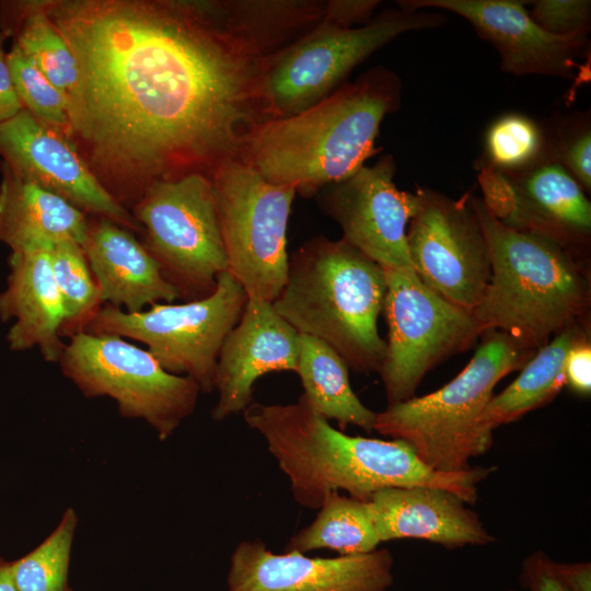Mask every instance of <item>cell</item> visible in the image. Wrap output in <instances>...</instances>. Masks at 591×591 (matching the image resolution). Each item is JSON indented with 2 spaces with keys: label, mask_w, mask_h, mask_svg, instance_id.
<instances>
[{
  "label": "cell",
  "mask_w": 591,
  "mask_h": 591,
  "mask_svg": "<svg viewBox=\"0 0 591 591\" xmlns=\"http://www.w3.org/2000/svg\"><path fill=\"white\" fill-rule=\"evenodd\" d=\"M40 4L77 62L67 137L124 207L158 181L210 177L267 119L263 80L279 50L223 1Z\"/></svg>",
  "instance_id": "1"
},
{
  "label": "cell",
  "mask_w": 591,
  "mask_h": 591,
  "mask_svg": "<svg viewBox=\"0 0 591 591\" xmlns=\"http://www.w3.org/2000/svg\"><path fill=\"white\" fill-rule=\"evenodd\" d=\"M402 86L393 71L374 67L303 112L260 123L240 160L266 181L310 197L380 151L381 123L399 107Z\"/></svg>",
  "instance_id": "2"
},
{
  "label": "cell",
  "mask_w": 591,
  "mask_h": 591,
  "mask_svg": "<svg viewBox=\"0 0 591 591\" xmlns=\"http://www.w3.org/2000/svg\"><path fill=\"white\" fill-rule=\"evenodd\" d=\"M247 426L265 439L290 482L293 499L318 509L332 491L368 500L390 487L430 486L434 471L405 441L349 436L315 413L302 395L293 404L253 402Z\"/></svg>",
  "instance_id": "3"
},
{
  "label": "cell",
  "mask_w": 591,
  "mask_h": 591,
  "mask_svg": "<svg viewBox=\"0 0 591 591\" xmlns=\"http://www.w3.org/2000/svg\"><path fill=\"white\" fill-rule=\"evenodd\" d=\"M488 244L491 276L473 311L480 328L536 351L557 334L589 324L591 287L584 259L542 235L511 229L470 194Z\"/></svg>",
  "instance_id": "4"
},
{
  "label": "cell",
  "mask_w": 591,
  "mask_h": 591,
  "mask_svg": "<svg viewBox=\"0 0 591 591\" xmlns=\"http://www.w3.org/2000/svg\"><path fill=\"white\" fill-rule=\"evenodd\" d=\"M385 288L380 265L344 239L320 235L289 257L273 305L298 333L329 345L348 368L379 373L386 349L378 327Z\"/></svg>",
  "instance_id": "5"
},
{
  "label": "cell",
  "mask_w": 591,
  "mask_h": 591,
  "mask_svg": "<svg viewBox=\"0 0 591 591\" xmlns=\"http://www.w3.org/2000/svg\"><path fill=\"white\" fill-rule=\"evenodd\" d=\"M480 337L473 358L454 379L432 393L387 405L376 413L373 430L405 441L436 471L470 468V461L493 443L480 419L495 386L536 352L498 331Z\"/></svg>",
  "instance_id": "6"
},
{
  "label": "cell",
  "mask_w": 591,
  "mask_h": 591,
  "mask_svg": "<svg viewBox=\"0 0 591 591\" xmlns=\"http://www.w3.org/2000/svg\"><path fill=\"white\" fill-rule=\"evenodd\" d=\"M443 13L389 9L351 28L321 20L271 58L262 92L267 119L289 117L321 102L358 65L399 35L442 26L448 20Z\"/></svg>",
  "instance_id": "7"
},
{
  "label": "cell",
  "mask_w": 591,
  "mask_h": 591,
  "mask_svg": "<svg viewBox=\"0 0 591 591\" xmlns=\"http://www.w3.org/2000/svg\"><path fill=\"white\" fill-rule=\"evenodd\" d=\"M247 299L241 285L225 271L208 297L178 304L155 303L135 313L104 304L83 331L142 343L166 371L187 375L201 392L211 393L221 347Z\"/></svg>",
  "instance_id": "8"
},
{
  "label": "cell",
  "mask_w": 591,
  "mask_h": 591,
  "mask_svg": "<svg viewBox=\"0 0 591 591\" xmlns=\"http://www.w3.org/2000/svg\"><path fill=\"white\" fill-rule=\"evenodd\" d=\"M144 246L178 298L210 296L228 270L211 178L188 173L153 183L132 206Z\"/></svg>",
  "instance_id": "9"
},
{
  "label": "cell",
  "mask_w": 591,
  "mask_h": 591,
  "mask_svg": "<svg viewBox=\"0 0 591 591\" xmlns=\"http://www.w3.org/2000/svg\"><path fill=\"white\" fill-rule=\"evenodd\" d=\"M58 363L84 396L113 398L123 417L147 421L161 441L193 414L201 392L192 378L166 371L147 349L116 335L78 332Z\"/></svg>",
  "instance_id": "10"
},
{
  "label": "cell",
  "mask_w": 591,
  "mask_h": 591,
  "mask_svg": "<svg viewBox=\"0 0 591 591\" xmlns=\"http://www.w3.org/2000/svg\"><path fill=\"white\" fill-rule=\"evenodd\" d=\"M228 273L248 298L274 302L288 271L287 230L296 190L273 184L240 159L210 176Z\"/></svg>",
  "instance_id": "11"
},
{
  "label": "cell",
  "mask_w": 591,
  "mask_h": 591,
  "mask_svg": "<svg viewBox=\"0 0 591 591\" xmlns=\"http://www.w3.org/2000/svg\"><path fill=\"white\" fill-rule=\"evenodd\" d=\"M383 270L389 335L379 374L391 405L415 396L429 370L466 351L483 331L473 311L436 293L414 269Z\"/></svg>",
  "instance_id": "12"
},
{
  "label": "cell",
  "mask_w": 591,
  "mask_h": 591,
  "mask_svg": "<svg viewBox=\"0 0 591 591\" xmlns=\"http://www.w3.org/2000/svg\"><path fill=\"white\" fill-rule=\"evenodd\" d=\"M407 225L410 263L436 293L474 311L491 276L488 244L470 193L453 199L428 187L416 189Z\"/></svg>",
  "instance_id": "13"
},
{
  "label": "cell",
  "mask_w": 591,
  "mask_h": 591,
  "mask_svg": "<svg viewBox=\"0 0 591 591\" xmlns=\"http://www.w3.org/2000/svg\"><path fill=\"white\" fill-rule=\"evenodd\" d=\"M480 197L507 227L545 236L582 259L590 243L591 204L581 185L546 150L513 172L478 169Z\"/></svg>",
  "instance_id": "14"
},
{
  "label": "cell",
  "mask_w": 591,
  "mask_h": 591,
  "mask_svg": "<svg viewBox=\"0 0 591 591\" xmlns=\"http://www.w3.org/2000/svg\"><path fill=\"white\" fill-rule=\"evenodd\" d=\"M395 172L394 158L383 154L373 165L325 187L320 205L340 227L341 239L382 268L413 269L407 225L416 196L397 188Z\"/></svg>",
  "instance_id": "15"
},
{
  "label": "cell",
  "mask_w": 591,
  "mask_h": 591,
  "mask_svg": "<svg viewBox=\"0 0 591 591\" xmlns=\"http://www.w3.org/2000/svg\"><path fill=\"white\" fill-rule=\"evenodd\" d=\"M0 154L13 170L84 213L132 232L141 231L132 213L106 190L73 142L25 108L0 121Z\"/></svg>",
  "instance_id": "16"
},
{
  "label": "cell",
  "mask_w": 591,
  "mask_h": 591,
  "mask_svg": "<svg viewBox=\"0 0 591 591\" xmlns=\"http://www.w3.org/2000/svg\"><path fill=\"white\" fill-rule=\"evenodd\" d=\"M517 0H402L407 11L437 10L465 19L480 38L494 46L500 69L512 76L573 78L589 34L555 35L544 31Z\"/></svg>",
  "instance_id": "17"
},
{
  "label": "cell",
  "mask_w": 591,
  "mask_h": 591,
  "mask_svg": "<svg viewBox=\"0 0 591 591\" xmlns=\"http://www.w3.org/2000/svg\"><path fill=\"white\" fill-rule=\"evenodd\" d=\"M393 565L386 548L324 558L275 554L262 540H248L231 555L227 591H386L394 581Z\"/></svg>",
  "instance_id": "18"
},
{
  "label": "cell",
  "mask_w": 591,
  "mask_h": 591,
  "mask_svg": "<svg viewBox=\"0 0 591 591\" xmlns=\"http://www.w3.org/2000/svg\"><path fill=\"white\" fill-rule=\"evenodd\" d=\"M298 333L273 302L248 298L243 313L225 337L217 361L215 390L219 396L216 421L244 412L254 401V384L265 374L297 371Z\"/></svg>",
  "instance_id": "19"
},
{
  "label": "cell",
  "mask_w": 591,
  "mask_h": 591,
  "mask_svg": "<svg viewBox=\"0 0 591 591\" xmlns=\"http://www.w3.org/2000/svg\"><path fill=\"white\" fill-rule=\"evenodd\" d=\"M368 500L381 543L418 538L452 548L495 541L464 500L441 488L390 487Z\"/></svg>",
  "instance_id": "20"
},
{
  "label": "cell",
  "mask_w": 591,
  "mask_h": 591,
  "mask_svg": "<svg viewBox=\"0 0 591 591\" xmlns=\"http://www.w3.org/2000/svg\"><path fill=\"white\" fill-rule=\"evenodd\" d=\"M81 246L102 305L135 313L155 303H172L178 299L176 290L164 279L158 263L132 231L97 218L89 221Z\"/></svg>",
  "instance_id": "21"
},
{
  "label": "cell",
  "mask_w": 591,
  "mask_h": 591,
  "mask_svg": "<svg viewBox=\"0 0 591 591\" xmlns=\"http://www.w3.org/2000/svg\"><path fill=\"white\" fill-rule=\"evenodd\" d=\"M48 251L11 252L0 320H13L7 334L11 350L37 348L46 361L58 362L66 345L60 336L66 316Z\"/></svg>",
  "instance_id": "22"
},
{
  "label": "cell",
  "mask_w": 591,
  "mask_h": 591,
  "mask_svg": "<svg viewBox=\"0 0 591 591\" xmlns=\"http://www.w3.org/2000/svg\"><path fill=\"white\" fill-rule=\"evenodd\" d=\"M0 242L11 252L50 250L71 241L82 245L89 220L72 204L2 162Z\"/></svg>",
  "instance_id": "23"
},
{
  "label": "cell",
  "mask_w": 591,
  "mask_h": 591,
  "mask_svg": "<svg viewBox=\"0 0 591 591\" xmlns=\"http://www.w3.org/2000/svg\"><path fill=\"white\" fill-rule=\"evenodd\" d=\"M590 338V326H572L536 350L520 374L486 406L480 425L485 432L518 420L529 412L553 401L565 383L564 364L569 350Z\"/></svg>",
  "instance_id": "24"
},
{
  "label": "cell",
  "mask_w": 591,
  "mask_h": 591,
  "mask_svg": "<svg viewBox=\"0 0 591 591\" xmlns=\"http://www.w3.org/2000/svg\"><path fill=\"white\" fill-rule=\"evenodd\" d=\"M343 358L325 341L300 334V349L296 373L310 407L325 419L335 420L341 429L357 426L373 430L376 413L362 404L354 392Z\"/></svg>",
  "instance_id": "25"
},
{
  "label": "cell",
  "mask_w": 591,
  "mask_h": 591,
  "mask_svg": "<svg viewBox=\"0 0 591 591\" xmlns=\"http://www.w3.org/2000/svg\"><path fill=\"white\" fill-rule=\"evenodd\" d=\"M380 543L369 500L332 491L318 508L314 521L293 534L285 551L306 554L331 549L340 556H350L371 553Z\"/></svg>",
  "instance_id": "26"
},
{
  "label": "cell",
  "mask_w": 591,
  "mask_h": 591,
  "mask_svg": "<svg viewBox=\"0 0 591 591\" xmlns=\"http://www.w3.org/2000/svg\"><path fill=\"white\" fill-rule=\"evenodd\" d=\"M0 8V31L12 36L13 44L68 95L77 81V62L40 1L3 2Z\"/></svg>",
  "instance_id": "27"
},
{
  "label": "cell",
  "mask_w": 591,
  "mask_h": 591,
  "mask_svg": "<svg viewBox=\"0 0 591 591\" xmlns=\"http://www.w3.org/2000/svg\"><path fill=\"white\" fill-rule=\"evenodd\" d=\"M48 252L65 309L66 317L60 336L69 338L83 331L102 306L100 291L81 244L66 241L54 245Z\"/></svg>",
  "instance_id": "28"
},
{
  "label": "cell",
  "mask_w": 591,
  "mask_h": 591,
  "mask_svg": "<svg viewBox=\"0 0 591 591\" xmlns=\"http://www.w3.org/2000/svg\"><path fill=\"white\" fill-rule=\"evenodd\" d=\"M78 517L69 508L56 529L36 548L11 561L18 591H71L68 571Z\"/></svg>",
  "instance_id": "29"
},
{
  "label": "cell",
  "mask_w": 591,
  "mask_h": 591,
  "mask_svg": "<svg viewBox=\"0 0 591 591\" xmlns=\"http://www.w3.org/2000/svg\"><path fill=\"white\" fill-rule=\"evenodd\" d=\"M545 150L546 136L535 120L521 114H507L489 126L478 169L518 171L541 159Z\"/></svg>",
  "instance_id": "30"
},
{
  "label": "cell",
  "mask_w": 591,
  "mask_h": 591,
  "mask_svg": "<svg viewBox=\"0 0 591 591\" xmlns=\"http://www.w3.org/2000/svg\"><path fill=\"white\" fill-rule=\"evenodd\" d=\"M8 63L23 107L38 120L67 137L68 95L55 86L15 44H12L8 51Z\"/></svg>",
  "instance_id": "31"
},
{
  "label": "cell",
  "mask_w": 591,
  "mask_h": 591,
  "mask_svg": "<svg viewBox=\"0 0 591 591\" xmlns=\"http://www.w3.org/2000/svg\"><path fill=\"white\" fill-rule=\"evenodd\" d=\"M529 14L544 31L555 35L589 34L590 0H535Z\"/></svg>",
  "instance_id": "32"
},
{
  "label": "cell",
  "mask_w": 591,
  "mask_h": 591,
  "mask_svg": "<svg viewBox=\"0 0 591 591\" xmlns=\"http://www.w3.org/2000/svg\"><path fill=\"white\" fill-rule=\"evenodd\" d=\"M556 142H546L552 155L584 190H591V129L589 119L573 124Z\"/></svg>",
  "instance_id": "33"
},
{
  "label": "cell",
  "mask_w": 591,
  "mask_h": 591,
  "mask_svg": "<svg viewBox=\"0 0 591 591\" xmlns=\"http://www.w3.org/2000/svg\"><path fill=\"white\" fill-rule=\"evenodd\" d=\"M378 0H331L324 3L323 21L338 27L351 28L366 25L373 18Z\"/></svg>",
  "instance_id": "34"
},
{
  "label": "cell",
  "mask_w": 591,
  "mask_h": 591,
  "mask_svg": "<svg viewBox=\"0 0 591 591\" xmlns=\"http://www.w3.org/2000/svg\"><path fill=\"white\" fill-rule=\"evenodd\" d=\"M520 581L529 591H568L556 573L555 561L542 551L523 560Z\"/></svg>",
  "instance_id": "35"
},
{
  "label": "cell",
  "mask_w": 591,
  "mask_h": 591,
  "mask_svg": "<svg viewBox=\"0 0 591 591\" xmlns=\"http://www.w3.org/2000/svg\"><path fill=\"white\" fill-rule=\"evenodd\" d=\"M565 383L580 395L591 392L590 338L576 344L567 354L564 364Z\"/></svg>",
  "instance_id": "36"
},
{
  "label": "cell",
  "mask_w": 591,
  "mask_h": 591,
  "mask_svg": "<svg viewBox=\"0 0 591 591\" xmlns=\"http://www.w3.org/2000/svg\"><path fill=\"white\" fill-rule=\"evenodd\" d=\"M8 36L0 31V121L15 116L24 107L15 92L8 63L4 42Z\"/></svg>",
  "instance_id": "37"
},
{
  "label": "cell",
  "mask_w": 591,
  "mask_h": 591,
  "mask_svg": "<svg viewBox=\"0 0 591 591\" xmlns=\"http://www.w3.org/2000/svg\"><path fill=\"white\" fill-rule=\"evenodd\" d=\"M555 569L568 591H591L590 563L559 564L555 561Z\"/></svg>",
  "instance_id": "38"
},
{
  "label": "cell",
  "mask_w": 591,
  "mask_h": 591,
  "mask_svg": "<svg viewBox=\"0 0 591 591\" xmlns=\"http://www.w3.org/2000/svg\"><path fill=\"white\" fill-rule=\"evenodd\" d=\"M0 591H18L12 578L11 561L0 556Z\"/></svg>",
  "instance_id": "39"
},
{
  "label": "cell",
  "mask_w": 591,
  "mask_h": 591,
  "mask_svg": "<svg viewBox=\"0 0 591 591\" xmlns=\"http://www.w3.org/2000/svg\"><path fill=\"white\" fill-rule=\"evenodd\" d=\"M508 591H517V590H512V589H511V590H508Z\"/></svg>",
  "instance_id": "40"
}]
</instances>
